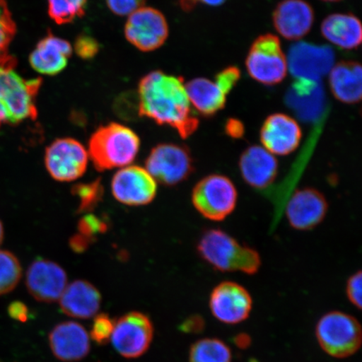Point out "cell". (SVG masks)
I'll return each instance as SVG.
<instances>
[{"label":"cell","mask_w":362,"mask_h":362,"mask_svg":"<svg viewBox=\"0 0 362 362\" xmlns=\"http://www.w3.org/2000/svg\"><path fill=\"white\" fill-rule=\"evenodd\" d=\"M138 98L140 116L169 125L181 138H189L198 129L199 120L192 110L182 78L152 71L140 81Z\"/></svg>","instance_id":"cell-1"},{"label":"cell","mask_w":362,"mask_h":362,"mask_svg":"<svg viewBox=\"0 0 362 362\" xmlns=\"http://www.w3.org/2000/svg\"><path fill=\"white\" fill-rule=\"evenodd\" d=\"M197 250L203 261L223 273L240 272L255 275L261 269L260 253L240 243L223 230H206L199 239Z\"/></svg>","instance_id":"cell-2"},{"label":"cell","mask_w":362,"mask_h":362,"mask_svg":"<svg viewBox=\"0 0 362 362\" xmlns=\"http://www.w3.org/2000/svg\"><path fill=\"white\" fill-rule=\"evenodd\" d=\"M16 66L13 57L0 64V128L35 120L37 117L35 103L42 79L22 78Z\"/></svg>","instance_id":"cell-3"},{"label":"cell","mask_w":362,"mask_h":362,"mask_svg":"<svg viewBox=\"0 0 362 362\" xmlns=\"http://www.w3.org/2000/svg\"><path fill=\"white\" fill-rule=\"evenodd\" d=\"M140 139L132 129L110 123L99 127L88 142V156L99 171L124 168L137 156Z\"/></svg>","instance_id":"cell-4"},{"label":"cell","mask_w":362,"mask_h":362,"mask_svg":"<svg viewBox=\"0 0 362 362\" xmlns=\"http://www.w3.org/2000/svg\"><path fill=\"white\" fill-rule=\"evenodd\" d=\"M238 201L236 185L228 176L211 174L194 185L192 192V205L204 218L223 221L233 214Z\"/></svg>","instance_id":"cell-5"},{"label":"cell","mask_w":362,"mask_h":362,"mask_svg":"<svg viewBox=\"0 0 362 362\" xmlns=\"http://www.w3.org/2000/svg\"><path fill=\"white\" fill-rule=\"evenodd\" d=\"M361 327L355 317L341 311L325 314L316 325V338L328 355L346 358L354 355L361 345Z\"/></svg>","instance_id":"cell-6"},{"label":"cell","mask_w":362,"mask_h":362,"mask_svg":"<svg viewBox=\"0 0 362 362\" xmlns=\"http://www.w3.org/2000/svg\"><path fill=\"white\" fill-rule=\"evenodd\" d=\"M248 74L259 83L273 86L287 75L288 62L278 36L262 35L251 45L246 58Z\"/></svg>","instance_id":"cell-7"},{"label":"cell","mask_w":362,"mask_h":362,"mask_svg":"<svg viewBox=\"0 0 362 362\" xmlns=\"http://www.w3.org/2000/svg\"><path fill=\"white\" fill-rule=\"evenodd\" d=\"M191 152L175 144H160L153 148L146 162V170L156 182L173 187L193 173Z\"/></svg>","instance_id":"cell-8"},{"label":"cell","mask_w":362,"mask_h":362,"mask_svg":"<svg viewBox=\"0 0 362 362\" xmlns=\"http://www.w3.org/2000/svg\"><path fill=\"white\" fill-rule=\"evenodd\" d=\"M87 149L78 140L58 139L45 149V165L49 175L61 182H70L85 174L88 165Z\"/></svg>","instance_id":"cell-9"},{"label":"cell","mask_w":362,"mask_h":362,"mask_svg":"<svg viewBox=\"0 0 362 362\" xmlns=\"http://www.w3.org/2000/svg\"><path fill=\"white\" fill-rule=\"evenodd\" d=\"M153 337V327L149 317L141 312L132 311L115 321L111 341L122 356L134 359L148 350Z\"/></svg>","instance_id":"cell-10"},{"label":"cell","mask_w":362,"mask_h":362,"mask_svg":"<svg viewBox=\"0 0 362 362\" xmlns=\"http://www.w3.org/2000/svg\"><path fill=\"white\" fill-rule=\"evenodd\" d=\"M124 35L128 42L144 52L162 47L169 35V25L160 11L144 6L129 16Z\"/></svg>","instance_id":"cell-11"},{"label":"cell","mask_w":362,"mask_h":362,"mask_svg":"<svg viewBox=\"0 0 362 362\" xmlns=\"http://www.w3.org/2000/svg\"><path fill=\"white\" fill-rule=\"evenodd\" d=\"M111 189L116 200L124 205L144 206L156 198L157 182L142 167L128 165L113 176Z\"/></svg>","instance_id":"cell-12"},{"label":"cell","mask_w":362,"mask_h":362,"mask_svg":"<svg viewBox=\"0 0 362 362\" xmlns=\"http://www.w3.org/2000/svg\"><path fill=\"white\" fill-rule=\"evenodd\" d=\"M209 306L212 315L221 322L236 325L248 318L252 309V298L243 285L223 281L212 289Z\"/></svg>","instance_id":"cell-13"},{"label":"cell","mask_w":362,"mask_h":362,"mask_svg":"<svg viewBox=\"0 0 362 362\" xmlns=\"http://www.w3.org/2000/svg\"><path fill=\"white\" fill-rule=\"evenodd\" d=\"M287 62L296 79L320 81L332 70L334 53L328 45L297 42L289 49Z\"/></svg>","instance_id":"cell-14"},{"label":"cell","mask_w":362,"mask_h":362,"mask_svg":"<svg viewBox=\"0 0 362 362\" xmlns=\"http://www.w3.org/2000/svg\"><path fill=\"white\" fill-rule=\"evenodd\" d=\"M328 210V201L322 192L315 188L305 187L292 194L285 212L289 226L305 232L322 223Z\"/></svg>","instance_id":"cell-15"},{"label":"cell","mask_w":362,"mask_h":362,"mask_svg":"<svg viewBox=\"0 0 362 362\" xmlns=\"http://www.w3.org/2000/svg\"><path fill=\"white\" fill-rule=\"evenodd\" d=\"M25 282L30 296L42 303L59 301L68 284L66 271L57 262L42 259L30 264Z\"/></svg>","instance_id":"cell-16"},{"label":"cell","mask_w":362,"mask_h":362,"mask_svg":"<svg viewBox=\"0 0 362 362\" xmlns=\"http://www.w3.org/2000/svg\"><path fill=\"white\" fill-rule=\"evenodd\" d=\"M302 131L297 121L284 113L267 117L260 130V140L272 155L287 156L300 146Z\"/></svg>","instance_id":"cell-17"},{"label":"cell","mask_w":362,"mask_h":362,"mask_svg":"<svg viewBox=\"0 0 362 362\" xmlns=\"http://www.w3.org/2000/svg\"><path fill=\"white\" fill-rule=\"evenodd\" d=\"M49 345L53 355L65 362L81 361L90 350L88 332L74 321L57 325L49 334Z\"/></svg>","instance_id":"cell-18"},{"label":"cell","mask_w":362,"mask_h":362,"mask_svg":"<svg viewBox=\"0 0 362 362\" xmlns=\"http://www.w3.org/2000/svg\"><path fill=\"white\" fill-rule=\"evenodd\" d=\"M238 168L244 182L257 189L270 187L279 175L277 158L259 146L244 149L239 158Z\"/></svg>","instance_id":"cell-19"},{"label":"cell","mask_w":362,"mask_h":362,"mask_svg":"<svg viewBox=\"0 0 362 362\" xmlns=\"http://www.w3.org/2000/svg\"><path fill=\"white\" fill-rule=\"evenodd\" d=\"M314 20L313 8L305 0H283L273 13L274 28L284 38L291 40L305 37Z\"/></svg>","instance_id":"cell-20"},{"label":"cell","mask_w":362,"mask_h":362,"mask_svg":"<svg viewBox=\"0 0 362 362\" xmlns=\"http://www.w3.org/2000/svg\"><path fill=\"white\" fill-rule=\"evenodd\" d=\"M285 103L301 120L316 121L325 111L323 86L320 81L296 79L288 90Z\"/></svg>","instance_id":"cell-21"},{"label":"cell","mask_w":362,"mask_h":362,"mask_svg":"<svg viewBox=\"0 0 362 362\" xmlns=\"http://www.w3.org/2000/svg\"><path fill=\"white\" fill-rule=\"evenodd\" d=\"M71 54L72 47L67 40L49 33L31 52L30 66L40 74L57 75L65 69Z\"/></svg>","instance_id":"cell-22"},{"label":"cell","mask_w":362,"mask_h":362,"mask_svg":"<svg viewBox=\"0 0 362 362\" xmlns=\"http://www.w3.org/2000/svg\"><path fill=\"white\" fill-rule=\"evenodd\" d=\"M59 301L63 313L74 318L87 320L98 314L102 296L93 284L79 279L67 284Z\"/></svg>","instance_id":"cell-23"},{"label":"cell","mask_w":362,"mask_h":362,"mask_svg":"<svg viewBox=\"0 0 362 362\" xmlns=\"http://www.w3.org/2000/svg\"><path fill=\"white\" fill-rule=\"evenodd\" d=\"M329 83L334 97L346 104L359 103L362 95V69L358 62H339L329 71Z\"/></svg>","instance_id":"cell-24"},{"label":"cell","mask_w":362,"mask_h":362,"mask_svg":"<svg viewBox=\"0 0 362 362\" xmlns=\"http://www.w3.org/2000/svg\"><path fill=\"white\" fill-rule=\"evenodd\" d=\"M321 33L339 48L352 49L361 44V21L352 13H333L327 16L321 25Z\"/></svg>","instance_id":"cell-25"},{"label":"cell","mask_w":362,"mask_h":362,"mask_svg":"<svg viewBox=\"0 0 362 362\" xmlns=\"http://www.w3.org/2000/svg\"><path fill=\"white\" fill-rule=\"evenodd\" d=\"M185 87L189 103L202 116H214L223 110L226 96L214 81L199 78L189 81Z\"/></svg>","instance_id":"cell-26"},{"label":"cell","mask_w":362,"mask_h":362,"mask_svg":"<svg viewBox=\"0 0 362 362\" xmlns=\"http://www.w3.org/2000/svg\"><path fill=\"white\" fill-rule=\"evenodd\" d=\"M189 362H232V352L223 341L206 338L194 343L189 353Z\"/></svg>","instance_id":"cell-27"},{"label":"cell","mask_w":362,"mask_h":362,"mask_svg":"<svg viewBox=\"0 0 362 362\" xmlns=\"http://www.w3.org/2000/svg\"><path fill=\"white\" fill-rule=\"evenodd\" d=\"M88 0H48V13L58 25L74 22L85 15Z\"/></svg>","instance_id":"cell-28"},{"label":"cell","mask_w":362,"mask_h":362,"mask_svg":"<svg viewBox=\"0 0 362 362\" xmlns=\"http://www.w3.org/2000/svg\"><path fill=\"white\" fill-rule=\"evenodd\" d=\"M21 276V265L16 256L11 252L0 250V296L13 291Z\"/></svg>","instance_id":"cell-29"},{"label":"cell","mask_w":362,"mask_h":362,"mask_svg":"<svg viewBox=\"0 0 362 362\" xmlns=\"http://www.w3.org/2000/svg\"><path fill=\"white\" fill-rule=\"evenodd\" d=\"M71 193L78 198L79 214H89L98 206L104 196V187L101 179L93 180L87 184L76 185L71 189Z\"/></svg>","instance_id":"cell-30"},{"label":"cell","mask_w":362,"mask_h":362,"mask_svg":"<svg viewBox=\"0 0 362 362\" xmlns=\"http://www.w3.org/2000/svg\"><path fill=\"white\" fill-rule=\"evenodd\" d=\"M16 30L7 0H0V64L12 57L8 49L15 38Z\"/></svg>","instance_id":"cell-31"},{"label":"cell","mask_w":362,"mask_h":362,"mask_svg":"<svg viewBox=\"0 0 362 362\" xmlns=\"http://www.w3.org/2000/svg\"><path fill=\"white\" fill-rule=\"evenodd\" d=\"M115 328V320L107 314H100L95 316L90 337L98 345H105L111 341V337Z\"/></svg>","instance_id":"cell-32"},{"label":"cell","mask_w":362,"mask_h":362,"mask_svg":"<svg viewBox=\"0 0 362 362\" xmlns=\"http://www.w3.org/2000/svg\"><path fill=\"white\" fill-rule=\"evenodd\" d=\"M78 233L84 236L96 240L98 235L105 233L108 228L107 221L96 215L87 214L79 221Z\"/></svg>","instance_id":"cell-33"},{"label":"cell","mask_w":362,"mask_h":362,"mask_svg":"<svg viewBox=\"0 0 362 362\" xmlns=\"http://www.w3.org/2000/svg\"><path fill=\"white\" fill-rule=\"evenodd\" d=\"M241 78V72L237 66H229L216 76V84L218 86L226 96L230 93Z\"/></svg>","instance_id":"cell-34"},{"label":"cell","mask_w":362,"mask_h":362,"mask_svg":"<svg viewBox=\"0 0 362 362\" xmlns=\"http://www.w3.org/2000/svg\"><path fill=\"white\" fill-rule=\"evenodd\" d=\"M362 274L359 270L347 279L346 293L348 300L358 310L362 307Z\"/></svg>","instance_id":"cell-35"},{"label":"cell","mask_w":362,"mask_h":362,"mask_svg":"<svg viewBox=\"0 0 362 362\" xmlns=\"http://www.w3.org/2000/svg\"><path fill=\"white\" fill-rule=\"evenodd\" d=\"M74 49L79 57L83 60H89L98 53L99 44L90 36L83 35L76 40Z\"/></svg>","instance_id":"cell-36"},{"label":"cell","mask_w":362,"mask_h":362,"mask_svg":"<svg viewBox=\"0 0 362 362\" xmlns=\"http://www.w3.org/2000/svg\"><path fill=\"white\" fill-rule=\"evenodd\" d=\"M108 8L117 16H130L144 6L146 0H106Z\"/></svg>","instance_id":"cell-37"},{"label":"cell","mask_w":362,"mask_h":362,"mask_svg":"<svg viewBox=\"0 0 362 362\" xmlns=\"http://www.w3.org/2000/svg\"><path fill=\"white\" fill-rule=\"evenodd\" d=\"M8 314L13 320L25 323L29 319V310L24 303L13 301L8 307Z\"/></svg>","instance_id":"cell-38"},{"label":"cell","mask_w":362,"mask_h":362,"mask_svg":"<svg viewBox=\"0 0 362 362\" xmlns=\"http://www.w3.org/2000/svg\"><path fill=\"white\" fill-rule=\"evenodd\" d=\"M205 327V321L200 315H192L180 325V330L185 333H199Z\"/></svg>","instance_id":"cell-39"},{"label":"cell","mask_w":362,"mask_h":362,"mask_svg":"<svg viewBox=\"0 0 362 362\" xmlns=\"http://www.w3.org/2000/svg\"><path fill=\"white\" fill-rule=\"evenodd\" d=\"M226 134L233 139H238L243 137L245 134V127L242 121L236 119H230L225 125Z\"/></svg>","instance_id":"cell-40"},{"label":"cell","mask_w":362,"mask_h":362,"mask_svg":"<svg viewBox=\"0 0 362 362\" xmlns=\"http://www.w3.org/2000/svg\"><path fill=\"white\" fill-rule=\"evenodd\" d=\"M95 240L78 233L71 238L69 244L72 250L75 252L81 253L88 250L90 244H93Z\"/></svg>","instance_id":"cell-41"},{"label":"cell","mask_w":362,"mask_h":362,"mask_svg":"<svg viewBox=\"0 0 362 362\" xmlns=\"http://www.w3.org/2000/svg\"><path fill=\"white\" fill-rule=\"evenodd\" d=\"M180 6L185 11H191L199 3L206 4L211 7L220 6L226 0H180Z\"/></svg>","instance_id":"cell-42"},{"label":"cell","mask_w":362,"mask_h":362,"mask_svg":"<svg viewBox=\"0 0 362 362\" xmlns=\"http://www.w3.org/2000/svg\"><path fill=\"white\" fill-rule=\"evenodd\" d=\"M235 343L237 344V346L239 348H242V349H245V348L248 347L250 345L251 339L250 337L245 334H238V336L235 339Z\"/></svg>","instance_id":"cell-43"},{"label":"cell","mask_w":362,"mask_h":362,"mask_svg":"<svg viewBox=\"0 0 362 362\" xmlns=\"http://www.w3.org/2000/svg\"><path fill=\"white\" fill-rule=\"evenodd\" d=\"M4 235V226H3L2 221H0V244H1L3 242Z\"/></svg>","instance_id":"cell-44"},{"label":"cell","mask_w":362,"mask_h":362,"mask_svg":"<svg viewBox=\"0 0 362 362\" xmlns=\"http://www.w3.org/2000/svg\"><path fill=\"white\" fill-rule=\"evenodd\" d=\"M322 1H325V2H338V1H341V0H322Z\"/></svg>","instance_id":"cell-45"}]
</instances>
